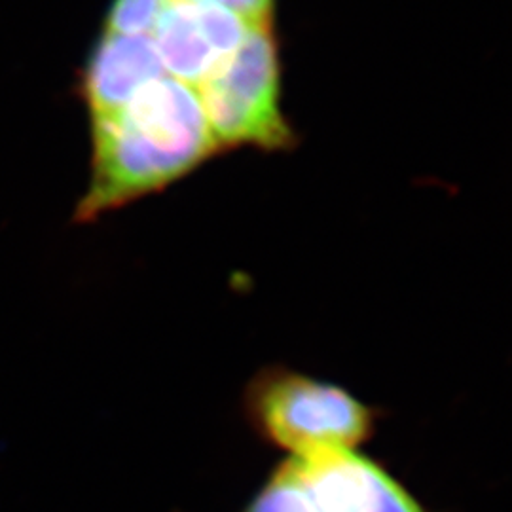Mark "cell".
I'll return each mask as SVG.
<instances>
[{
  "label": "cell",
  "instance_id": "obj_3",
  "mask_svg": "<svg viewBox=\"0 0 512 512\" xmlns=\"http://www.w3.org/2000/svg\"><path fill=\"white\" fill-rule=\"evenodd\" d=\"M222 152H287L298 135L281 110V59L274 25H251L228 61L196 88Z\"/></svg>",
  "mask_w": 512,
  "mask_h": 512
},
{
  "label": "cell",
  "instance_id": "obj_8",
  "mask_svg": "<svg viewBox=\"0 0 512 512\" xmlns=\"http://www.w3.org/2000/svg\"><path fill=\"white\" fill-rule=\"evenodd\" d=\"M287 463H289V461H287ZM291 469H293V467H291ZM294 475H296V473H294ZM296 480H298V484H294L293 490L287 494L283 505H281V511L279 512H319L317 511V507L313 505L310 494L306 492V488H304V484L300 482L298 476H296Z\"/></svg>",
  "mask_w": 512,
  "mask_h": 512
},
{
  "label": "cell",
  "instance_id": "obj_5",
  "mask_svg": "<svg viewBox=\"0 0 512 512\" xmlns=\"http://www.w3.org/2000/svg\"><path fill=\"white\" fill-rule=\"evenodd\" d=\"M162 76L167 74L150 35L101 33L80 82L90 124L124 109Z\"/></svg>",
  "mask_w": 512,
  "mask_h": 512
},
{
  "label": "cell",
  "instance_id": "obj_4",
  "mask_svg": "<svg viewBox=\"0 0 512 512\" xmlns=\"http://www.w3.org/2000/svg\"><path fill=\"white\" fill-rule=\"evenodd\" d=\"M238 14L196 0H167L150 38L167 76L198 88L220 69L247 37Z\"/></svg>",
  "mask_w": 512,
  "mask_h": 512
},
{
  "label": "cell",
  "instance_id": "obj_1",
  "mask_svg": "<svg viewBox=\"0 0 512 512\" xmlns=\"http://www.w3.org/2000/svg\"><path fill=\"white\" fill-rule=\"evenodd\" d=\"M92 179L74 217L92 222L162 192L222 154L198 92L162 76L124 109L92 122Z\"/></svg>",
  "mask_w": 512,
  "mask_h": 512
},
{
  "label": "cell",
  "instance_id": "obj_6",
  "mask_svg": "<svg viewBox=\"0 0 512 512\" xmlns=\"http://www.w3.org/2000/svg\"><path fill=\"white\" fill-rule=\"evenodd\" d=\"M167 0H112L103 33L150 35Z\"/></svg>",
  "mask_w": 512,
  "mask_h": 512
},
{
  "label": "cell",
  "instance_id": "obj_2",
  "mask_svg": "<svg viewBox=\"0 0 512 512\" xmlns=\"http://www.w3.org/2000/svg\"><path fill=\"white\" fill-rule=\"evenodd\" d=\"M256 433L289 458L355 450L374 431V410L338 385L289 368H266L245 393Z\"/></svg>",
  "mask_w": 512,
  "mask_h": 512
},
{
  "label": "cell",
  "instance_id": "obj_7",
  "mask_svg": "<svg viewBox=\"0 0 512 512\" xmlns=\"http://www.w3.org/2000/svg\"><path fill=\"white\" fill-rule=\"evenodd\" d=\"M226 8L249 25H274L275 0H196Z\"/></svg>",
  "mask_w": 512,
  "mask_h": 512
}]
</instances>
